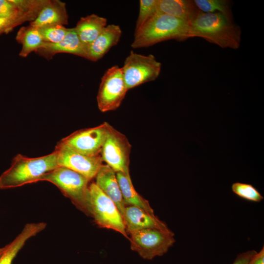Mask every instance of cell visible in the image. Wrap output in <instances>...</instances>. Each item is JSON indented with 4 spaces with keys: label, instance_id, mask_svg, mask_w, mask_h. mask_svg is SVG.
<instances>
[{
    "label": "cell",
    "instance_id": "22",
    "mask_svg": "<svg viewBox=\"0 0 264 264\" xmlns=\"http://www.w3.org/2000/svg\"><path fill=\"white\" fill-rule=\"evenodd\" d=\"M41 9L21 12L10 17L0 18V35L9 33L15 27L25 22H32L37 18Z\"/></svg>",
    "mask_w": 264,
    "mask_h": 264
},
{
    "label": "cell",
    "instance_id": "4",
    "mask_svg": "<svg viewBox=\"0 0 264 264\" xmlns=\"http://www.w3.org/2000/svg\"><path fill=\"white\" fill-rule=\"evenodd\" d=\"M40 181L55 185L79 210L92 216L88 178L71 169L59 166L43 175Z\"/></svg>",
    "mask_w": 264,
    "mask_h": 264
},
{
    "label": "cell",
    "instance_id": "18",
    "mask_svg": "<svg viewBox=\"0 0 264 264\" xmlns=\"http://www.w3.org/2000/svg\"><path fill=\"white\" fill-rule=\"evenodd\" d=\"M46 223L44 222L28 223L25 225L22 231L8 244L0 257V264H12L16 255L23 247L25 242L44 230Z\"/></svg>",
    "mask_w": 264,
    "mask_h": 264
},
{
    "label": "cell",
    "instance_id": "24",
    "mask_svg": "<svg viewBox=\"0 0 264 264\" xmlns=\"http://www.w3.org/2000/svg\"><path fill=\"white\" fill-rule=\"evenodd\" d=\"M231 190L238 197L247 200L259 202L264 199L260 192L251 184L236 182L232 184Z\"/></svg>",
    "mask_w": 264,
    "mask_h": 264
},
{
    "label": "cell",
    "instance_id": "27",
    "mask_svg": "<svg viewBox=\"0 0 264 264\" xmlns=\"http://www.w3.org/2000/svg\"><path fill=\"white\" fill-rule=\"evenodd\" d=\"M44 5L26 9L19 7L13 0H0V18L10 17L21 12L42 8Z\"/></svg>",
    "mask_w": 264,
    "mask_h": 264
},
{
    "label": "cell",
    "instance_id": "3",
    "mask_svg": "<svg viewBox=\"0 0 264 264\" xmlns=\"http://www.w3.org/2000/svg\"><path fill=\"white\" fill-rule=\"evenodd\" d=\"M190 28L189 23L157 12L135 31L131 46L134 48L148 47L171 39L183 41L190 38Z\"/></svg>",
    "mask_w": 264,
    "mask_h": 264
},
{
    "label": "cell",
    "instance_id": "28",
    "mask_svg": "<svg viewBox=\"0 0 264 264\" xmlns=\"http://www.w3.org/2000/svg\"><path fill=\"white\" fill-rule=\"evenodd\" d=\"M257 252L254 250H248L238 254L232 264H248L252 257Z\"/></svg>",
    "mask_w": 264,
    "mask_h": 264
},
{
    "label": "cell",
    "instance_id": "7",
    "mask_svg": "<svg viewBox=\"0 0 264 264\" xmlns=\"http://www.w3.org/2000/svg\"><path fill=\"white\" fill-rule=\"evenodd\" d=\"M161 63L153 54L143 55L130 52L121 67L129 90L143 83L155 80L159 75Z\"/></svg>",
    "mask_w": 264,
    "mask_h": 264
},
{
    "label": "cell",
    "instance_id": "13",
    "mask_svg": "<svg viewBox=\"0 0 264 264\" xmlns=\"http://www.w3.org/2000/svg\"><path fill=\"white\" fill-rule=\"evenodd\" d=\"M123 218L127 234L144 229H156L170 231L167 224L155 215H151L134 206H126Z\"/></svg>",
    "mask_w": 264,
    "mask_h": 264
},
{
    "label": "cell",
    "instance_id": "9",
    "mask_svg": "<svg viewBox=\"0 0 264 264\" xmlns=\"http://www.w3.org/2000/svg\"><path fill=\"white\" fill-rule=\"evenodd\" d=\"M128 90L121 67L114 66L108 69L101 78L97 95L99 110L107 112L116 110Z\"/></svg>",
    "mask_w": 264,
    "mask_h": 264
},
{
    "label": "cell",
    "instance_id": "14",
    "mask_svg": "<svg viewBox=\"0 0 264 264\" xmlns=\"http://www.w3.org/2000/svg\"><path fill=\"white\" fill-rule=\"evenodd\" d=\"M95 177L96 184L113 201L123 217L126 206L117 179L116 173L108 165L103 164Z\"/></svg>",
    "mask_w": 264,
    "mask_h": 264
},
{
    "label": "cell",
    "instance_id": "29",
    "mask_svg": "<svg viewBox=\"0 0 264 264\" xmlns=\"http://www.w3.org/2000/svg\"><path fill=\"white\" fill-rule=\"evenodd\" d=\"M248 264H264V247L251 258Z\"/></svg>",
    "mask_w": 264,
    "mask_h": 264
},
{
    "label": "cell",
    "instance_id": "20",
    "mask_svg": "<svg viewBox=\"0 0 264 264\" xmlns=\"http://www.w3.org/2000/svg\"><path fill=\"white\" fill-rule=\"evenodd\" d=\"M117 179L125 205L134 206L154 216L149 201L142 197L134 189L131 177L121 172L116 173Z\"/></svg>",
    "mask_w": 264,
    "mask_h": 264
},
{
    "label": "cell",
    "instance_id": "8",
    "mask_svg": "<svg viewBox=\"0 0 264 264\" xmlns=\"http://www.w3.org/2000/svg\"><path fill=\"white\" fill-rule=\"evenodd\" d=\"M131 145L126 136L108 123L101 156L103 161L116 173L130 177V155Z\"/></svg>",
    "mask_w": 264,
    "mask_h": 264
},
{
    "label": "cell",
    "instance_id": "5",
    "mask_svg": "<svg viewBox=\"0 0 264 264\" xmlns=\"http://www.w3.org/2000/svg\"><path fill=\"white\" fill-rule=\"evenodd\" d=\"M128 233L131 249L148 260L164 255L176 242L174 233L171 230L144 229Z\"/></svg>",
    "mask_w": 264,
    "mask_h": 264
},
{
    "label": "cell",
    "instance_id": "1",
    "mask_svg": "<svg viewBox=\"0 0 264 264\" xmlns=\"http://www.w3.org/2000/svg\"><path fill=\"white\" fill-rule=\"evenodd\" d=\"M190 25V38H202L224 48L237 49L240 47V27L219 13L200 11Z\"/></svg>",
    "mask_w": 264,
    "mask_h": 264
},
{
    "label": "cell",
    "instance_id": "23",
    "mask_svg": "<svg viewBox=\"0 0 264 264\" xmlns=\"http://www.w3.org/2000/svg\"><path fill=\"white\" fill-rule=\"evenodd\" d=\"M200 11L204 13H219L233 22L230 1L227 0H194Z\"/></svg>",
    "mask_w": 264,
    "mask_h": 264
},
{
    "label": "cell",
    "instance_id": "6",
    "mask_svg": "<svg viewBox=\"0 0 264 264\" xmlns=\"http://www.w3.org/2000/svg\"><path fill=\"white\" fill-rule=\"evenodd\" d=\"M91 215L101 227L112 229L129 239L123 218L113 201L95 182L89 185Z\"/></svg>",
    "mask_w": 264,
    "mask_h": 264
},
{
    "label": "cell",
    "instance_id": "15",
    "mask_svg": "<svg viewBox=\"0 0 264 264\" xmlns=\"http://www.w3.org/2000/svg\"><path fill=\"white\" fill-rule=\"evenodd\" d=\"M122 35L120 26L109 24L90 44L86 47L88 58L91 61H97L118 43Z\"/></svg>",
    "mask_w": 264,
    "mask_h": 264
},
{
    "label": "cell",
    "instance_id": "30",
    "mask_svg": "<svg viewBox=\"0 0 264 264\" xmlns=\"http://www.w3.org/2000/svg\"><path fill=\"white\" fill-rule=\"evenodd\" d=\"M6 245H5V246L2 247L1 248H0V257H1L2 254L4 252V251H5V250L6 249Z\"/></svg>",
    "mask_w": 264,
    "mask_h": 264
},
{
    "label": "cell",
    "instance_id": "10",
    "mask_svg": "<svg viewBox=\"0 0 264 264\" xmlns=\"http://www.w3.org/2000/svg\"><path fill=\"white\" fill-rule=\"evenodd\" d=\"M107 124L105 122L93 128L76 131L58 143L85 155H100L106 135Z\"/></svg>",
    "mask_w": 264,
    "mask_h": 264
},
{
    "label": "cell",
    "instance_id": "19",
    "mask_svg": "<svg viewBox=\"0 0 264 264\" xmlns=\"http://www.w3.org/2000/svg\"><path fill=\"white\" fill-rule=\"evenodd\" d=\"M105 18L92 14L82 17L74 27L78 36L86 47L92 43L107 26Z\"/></svg>",
    "mask_w": 264,
    "mask_h": 264
},
{
    "label": "cell",
    "instance_id": "21",
    "mask_svg": "<svg viewBox=\"0 0 264 264\" xmlns=\"http://www.w3.org/2000/svg\"><path fill=\"white\" fill-rule=\"evenodd\" d=\"M16 39L17 42L22 45L19 53L22 57H26L32 52H35L44 43L39 28L30 24L22 26L19 29Z\"/></svg>",
    "mask_w": 264,
    "mask_h": 264
},
{
    "label": "cell",
    "instance_id": "12",
    "mask_svg": "<svg viewBox=\"0 0 264 264\" xmlns=\"http://www.w3.org/2000/svg\"><path fill=\"white\" fill-rule=\"evenodd\" d=\"M35 52L48 60L59 53H70L88 58L86 47L80 40L74 27L68 29L61 41L55 44L44 42Z\"/></svg>",
    "mask_w": 264,
    "mask_h": 264
},
{
    "label": "cell",
    "instance_id": "25",
    "mask_svg": "<svg viewBox=\"0 0 264 264\" xmlns=\"http://www.w3.org/2000/svg\"><path fill=\"white\" fill-rule=\"evenodd\" d=\"M157 0H140L135 31L139 29L157 12Z\"/></svg>",
    "mask_w": 264,
    "mask_h": 264
},
{
    "label": "cell",
    "instance_id": "16",
    "mask_svg": "<svg viewBox=\"0 0 264 264\" xmlns=\"http://www.w3.org/2000/svg\"><path fill=\"white\" fill-rule=\"evenodd\" d=\"M66 3L59 0H46L37 18L29 24L36 28L68 23Z\"/></svg>",
    "mask_w": 264,
    "mask_h": 264
},
{
    "label": "cell",
    "instance_id": "2",
    "mask_svg": "<svg viewBox=\"0 0 264 264\" xmlns=\"http://www.w3.org/2000/svg\"><path fill=\"white\" fill-rule=\"evenodd\" d=\"M58 167L55 151L38 157L18 154L13 158L10 167L0 176V189L15 188L39 182L43 175Z\"/></svg>",
    "mask_w": 264,
    "mask_h": 264
},
{
    "label": "cell",
    "instance_id": "17",
    "mask_svg": "<svg viewBox=\"0 0 264 264\" xmlns=\"http://www.w3.org/2000/svg\"><path fill=\"white\" fill-rule=\"evenodd\" d=\"M157 12L170 15L190 24L200 11L194 0H157Z\"/></svg>",
    "mask_w": 264,
    "mask_h": 264
},
{
    "label": "cell",
    "instance_id": "26",
    "mask_svg": "<svg viewBox=\"0 0 264 264\" xmlns=\"http://www.w3.org/2000/svg\"><path fill=\"white\" fill-rule=\"evenodd\" d=\"M68 28L61 25H51L39 28L45 43L55 44L61 41L65 37Z\"/></svg>",
    "mask_w": 264,
    "mask_h": 264
},
{
    "label": "cell",
    "instance_id": "11",
    "mask_svg": "<svg viewBox=\"0 0 264 264\" xmlns=\"http://www.w3.org/2000/svg\"><path fill=\"white\" fill-rule=\"evenodd\" d=\"M54 151L57 153L59 167L71 169L90 180L95 177L103 164L101 155H85L59 143H57Z\"/></svg>",
    "mask_w": 264,
    "mask_h": 264
}]
</instances>
